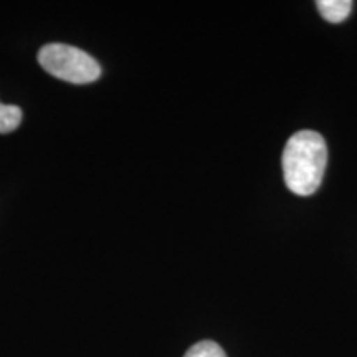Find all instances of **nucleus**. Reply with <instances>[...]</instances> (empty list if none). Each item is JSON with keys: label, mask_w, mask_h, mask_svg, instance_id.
Segmentation results:
<instances>
[{"label": "nucleus", "mask_w": 357, "mask_h": 357, "mask_svg": "<svg viewBox=\"0 0 357 357\" xmlns=\"http://www.w3.org/2000/svg\"><path fill=\"white\" fill-rule=\"evenodd\" d=\"M184 357H227V354L217 342L200 341L192 346Z\"/></svg>", "instance_id": "obj_5"}, {"label": "nucleus", "mask_w": 357, "mask_h": 357, "mask_svg": "<svg viewBox=\"0 0 357 357\" xmlns=\"http://www.w3.org/2000/svg\"><path fill=\"white\" fill-rule=\"evenodd\" d=\"M22 121V109L13 105L0 102V134L15 131Z\"/></svg>", "instance_id": "obj_4"}, {"label": "nucleus", "mask_w": 357, "mask_h": 357, "mask_svg": "<svg viewBox=\"0 0 357 357\" xmlns=\"http://www.w3.org/2000/svg\"><path fill=\"white\" fill-rule=\"evenodd\" d=\"M38 63L52 77L63 82L84 84L101 77V66L91 55L65 43H48L38 52Z\"/></svg>", "instance_id": "obj_2"}, {"label": "nucleus", "mask_w": 357, "mask_h": 357, "mask_svg": "<svg viewBox=\"0 0 357 357\" xmlns=\"http://www.w3.org/2000/svg\"><path fill=\"white\" fill-rule=\"evenodd\" d=\"M316 7H318L324 20L331 22V24H339L349 17L352 2L351 0H319Z\"/></svg>", "instance_id": "obj_3"}, {"label": "nucleus", "mask_w": 357, "mask_h": 357, "mask_svg": "<svg viewBox=\"0 0 357 357\" xmlns=\"http://www.w3.org/2000/svg\"><path fill=\"white\" fill-rule=\"evenodd\" d=\"M283 176L287 187L296 195L318 190L328 164V146L316 131H300L291 136L283 151Z\"/></svg>", "instance_id": "obj_1"}]
</instances>
